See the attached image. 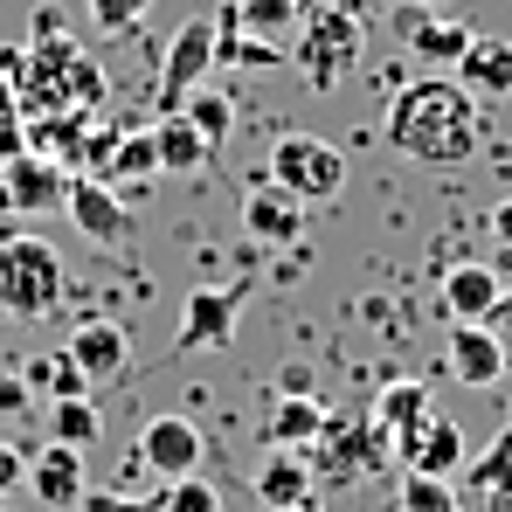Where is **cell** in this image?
I'll use <instances>...</instances> for the list:
<instances>
[{
  "label": "cell",
  "mask_w": 512,
  "mask_h": 512,
  "mask_svg": "<svg viewBox=\"0 0 512 512\" xmlns=\"http://www.w3.org/2000/svg\"><path fill=\"white\" fill-rule=\"evenodd\" d=\"M388 146L409 153L416 167H464L478 153V97L457 84V77H416L388 97V118H381Z\"/></svg>",
  "instance_id": "cell-1"
},
{
  "label": "cell",
  "mask_w": 512,
  "mask_h": 512,
  "mask_svg": "<svg viewBox=\"0 0 512 512\" xmlns=\"http://www.w3.org/2000/svg\"><path fill=\"white\" fill-rule=\"evenodd\" d=\"M360 56H367V14L360 7L326 0V7H305V21L291 28V63L312 90H340L360 70Z\"/></svg>",
  "instance_id": "cell-2"
},
{
  "label": "cell",
  "mask_w": 512,
  "mask_h": 512,
  "mask_svg": "<svg viewBox=\"0 0 512 512\" xmlns=\"http://www.w3.org/2000/svg\"><path fill=\"white\" fill-rule=\"evenodd\" d=\"M63 305V263L42 236H0V312L49 319Z\"/></svg>",
  "instance_id": "cell-3"
},
{
  "label": "cell",
  "mask_w": 512,
  "mask_h": 512,
  "mask_svg": "<svg viewBox=\"0 0 512 512\" xmlns=\"http://www.w3.org/2000/svg\"><path fill=\"white\" fill-rule=\"evenodd\" d=\"M270 180H277L291 201H305V208L340 201L346 153H340V146H326V139H312V132H284V139L270 146Z\"/></svg>",
  "instance_id": "cell-4"
},
{
  "label": "cell",
  "mask_w": 512,
  "mask_h": 512,
  "mask_svg": "<svg viewBox=\"0 0 512 512\" xmlns=\"http://www.w3.org/2000/svg\"><path fill=\"white\" fill-rule=\"evenodd\" d=\"M381 464H395V450H388V436H381V423H374V416H360V423L326 416L319 443H312V471H319V478L353 485V478H367V471H381Z\"/></svg>",
  "instance_id": "cell-5"
},
{
  "label": "cell",
  "mask_w": 512,
  "mask_h": 512,
  "mask_svg": "<svg viewBox=\"0 0 512 512\" xmlns=\"http://www.w3.org/2000/svg\"><path fill=\"white\" fill-rule=\"evenodd\" d=\"M63 215L77 222V236L97 243V250H125V243H132V208H125L118 187L97 180V173H70V187H63Z\"/></svg>",
  "instance_id": "cell-6"
},
{
  "label": "cell",
  "mask_w": 512,
  "mask_h": 512,
  "mask_svg": "<svg viewBox=\"0 0 512 512\" xmlns=\"http://www.w3.org/2000/svg\"><path fill=\"white\" fill-rule=\"evenodd\" d=\"M236 319H243V291L201 284V291H187V305H180L173 346H180V353H222V346L236 340Z\"/></svg>",
  "instance_id": "cell-7"
},
{
  "label": "cell",
  "mask_w": 512,
  "mask_h": 512,
  "mask_svg": "<svg viewBox=\"0 0 512 512\" xmlns=\"http://www.w3.org/2000/svg\"><path fill=\"white\" fill-rule=\"evenodd\" d=\"M139 471L146 478H187V471H201V457H208V436H201V423L194 416H153V423L139 429Z\"/></svg>",
  "instance_id": "cell-8"
},
{
  "label": "cell",
  "mask_w": 512,
  "mask_h": 512,
  "mask_svg": "<svg viewBox=\"0 0 512 512\" xmlns=\"http://www.w3.org/2000/svg\"><path fill=\"white\" fill-rule=\"evenodd\" d=\"M208 70H215V21H180V35L160 56V111H180L187 90L208 84Z\"/></svg>",
  "instance_id": "cell-9"
},
{
  "label": "cell",
  "mask_w": 512,
  "mask_h": 512,
  "mask_svg": "<svg viewBox=\"0 0 512 512\" xmlns=\"http://www.w3.org/2000/svg\"><path fill=\"white\" fill-rule=\"evenodd\" d=\"M28 492H35V499H42L49 512H70V506H77V499L90 492L84 450H77V443H56V436H49V443H42V450L28 457Z\"/></svg>",
  "instance_id": "cell-10"
},
{
  "label": "cell",
  "mask_w": 512,
  "mask_h": 512,
  "mask_svg": "<svg viewBox=\"0 0 512 512\" xmlns=\"http://www.w3.org/2000/svg\"><path fill=\"white\" fill-rule=\"evenodd\" d=\"M395 464L423 471V478H457L464 471V429L450 423V416H429L409 436H395Z\"/></svg>",
  "instance_id": "cell-11"
},
{
  "label": "cell",
  "mask_w": 512,
  "mask_h": 512,
  "mask_svg": "<svg viewBox=\"0 0 512 512\" xmlns=\"http://www.w3.org/2000/svg\"><path fill=\"white\" fill-rule=\"evenodd\" d=\"M256 506L263 512H291L312 499V485H319V471H312V450H263V464H256Z\"/></svg>",
  "instance_id": "cell-12"
},
{
  "label": "cell",
  "mask_w": 512,
  "mask_h": 512,
  "mask_svg": "<svg viewBox=\"0 0 512 512\" xmlns=\"http://www.w3.org/2000/svg\"><path fill=\"white\" fill-rule=\"evenodd\" d=\"M443 367L464 381V388H499L506 381V340L492 333V326H457L450 333V346H443Z\"/></svg>",
  "instance_id": "cell-13"
},
{
  "label": "cell",
  "mask_w": 512,
  "mask_h": 512,
  "mask_svg": "<svg viewBox=\"0 0 512 512\" xmlns=\"http://www.w3.org/2000/svg\"><path fill=\"white\" fill-rule=\"evenodd\" d=\"M326 429V402L319 395H277L263 416H256V443L263 450H312Z\"/></svg>",
  "instance_id": "cell-14"
},
{
  "label": "cell",
  "mask_w": 512,
  "mask_h": 512,
  "mask_svg": "<svg viewBox=\"0 0 512 512\" xmlns=\"http://www.w3.org/2000/svg\"><path fill=\"white\" fill-rule=\"evenodd\" d=\"M243 229H250L256 243H305V201H291L277 180H263L250 187V201H243Z\"/></svg>",
  "instance_id": "cell-15"
},
{
  "label": "cell",
  "mask_w": 512,
  "mask_h": 512,
  "mask_svg": "<svg viewBox=\"0 0 512 512\" xmlns=\"http://www.w3.org/2000/svg\"><path fill=\"white\" fill-rule=\"evenodd\" d=\"M499 291H506V277L492 270V263H457L450 277H443V312L457 319V326H492V305H499Z\"/></svg>",
  "instance_id": "cell-16"
},
{
  "label": "cell",
  "mask_w": 512,
  "mask_h": 512,
  "mask_svg": "<svg viewBox=\"0 0 512 512\" xmlns=\"http://www.w3.org/2000/svg\"><path fill=\"white\" fill-rule=\"evenodd\" d=\"M70 360L84 367V381H118L125 360H132V333L111 326V319H84V326L70 333Z\"/></svg>",
  "instance_id": "cell-17"
},
{
  "label": "cell",
  "mask_w": 512,
  "mask_h": 512,
  "mask_svg": "<svg viewBox=\"0 0 512 512\" xmlns=\"http://www.w3.org/2000/svg\"><path fill=\"white\" fill-rule=\"evenodd\" d=\"M395 35H402L416 56H429V63H457V56H464V42H471V28L436 21V14L416 7V0H402V7H395Z\"/></svg>",
  "instance_id": "cell-18"
},
{
  "label": "cell",
  "mask_w": 512,
  "mask_h": 512,
  "mask_svg": "<svg viewBox=\"0 0 512 512\" xmlns=\"http://www.w3.org/2000/svg\"><path fill=\"white\" fill-rule=\"evenodd\" d=\"M457 77L471 97H512V42L506 35H471L457 56Z\"/></svg>",
  "instance_id": "cell-19"
},
{
  "label": "cell",
  "mask_w": 512,
  "mask_h": 512,
  "mask_svg": "<svg viewBox=\"0 0 512 512\" xmlns=\"http://www.w3.org/2000/svg\"><path fill=\"white\" fill-rule=\"evenodd\" d=\"M291 49H277L270 35H250L243 21H236V7H222L215 14V70H277Z\"/></svg>",
  "instance_id": "cell-20"
},
{
  "label": "cell",
  "mask_w": 512,
  "mask_h": 512,
  "mask_svg": "<svg viewBox=\"0 0 512 512\" xmlns=\"http://www.w3.org/2000/svg\"><path fill=\"white\" fill-rule=\"evenodd\" d=\"M464 492L485 499L492 512H512V423L478 450V464H464Z\"/></svg>",
  "instance_id": "cell-21"
},
{
  "label": "cell",
  "mask_w": 512,
  "mask_h": 512,
  "mask_svg": "<svg viewBox=\"0 0 512 512\" xmlns=\"http://www.w3.org/2000/svg\"><path fill=\"white\" fill-rule=\"evenodd\" d=\"M153 146H160V173H194V167H208V139L194 132V118L187 111H160L153 118Z\"/></svg>",
  "instance_id": "cell-22"
},
{
  "label": "cell",
  "mask_w": 512,
  "mask_h": 512,
  "mask_svg": "<svg viewBox=\"0 0 512 512\" xmlns=\"http://www.w3.org/2000/svg\"><path fill=\"white\" fill-rule=\"evenodd\" d=\"M63 187H70L63 167H49V160H14V167H7V208H28V215L63 208Z\"/></svg>",
  "instance_id": "cell-23"
},
{
  "label": "cell",
  "mask_w": 512,
  "mask_h": 512,
  "mask_svg": "<svg viewBox=\"0 0 512 512\" xmlns=\"http://www.w3.org/2000/svg\"><path fill=\"white\" fill-rule=\"evenodd\" d=\"M367 416L381 423L388 450H395V436H409L416 423H429V416H436V402H429V388H423V381H388V388H381V402H374Z\"/></svg>",
  "instance_id": "cell-24"
},
{
  "label": "cell",
  "mask_w": 512,
  "mask_h": 512,
  "mask_svg": "<svg viewBox=\"0 0 512 512\" xmlns=\"http://www.w3.org/2000/svg\"><path fill=\"white\" fill-rule=\"evenodd\" d=\"M21 381H28V395H42V402H63V395H90L84 367L70 360V346H56V353H35L28 367H21Z\"/></svg>",
  "instance_id": "cell-25"
},
{
  "label": "cell",
  "mask_w": 512,
  "mask_h": 512,
  "mask_svg": "<svg viewBox=\"0 0 512 512\" xmlns=\"http://www.w3.org/2000/svg\"><path fill=\"white\" fill-rule=\"evenodd\" d=\"M42 416H49V436H56V443H77V450H90V443L104 436V416H97V402H90V395L42 402Z\"/></svg>",
  "instance_id": "cell-26"
},
{
  "label": "cell",
  "mask_w": 512,
  "mask_h": 512,
  "mask_svg": "<svg viewBox=\"0 0 512 512\" xmlns=\"http://www.w3.org/2000/svg\"><path fill=\"white\" fill-rule=\"evenodd\" d=\"M153 173H160V146H153V125H139V132H118V146H111V173H97V180L125 187V180H153Z\"/></svg>",
  "instance_id": "cell-27"
},
{
  "label": "cell",
  "mask_w": 512,
  "mask_h": 512,
  "mask_svg": "<svg viewBox=\"0 0 512 512\" xmlns=\"http://www.w3.org/2000/svg\"><path fill=\"white\" fill-rule=\"evenodd\" d=\"M236 7V21L250 28V35H270V42H284L298 21H305V7L312 0H229Z\"/></svg>",
  "instance_id": "cell-28"
},
{
  "label": "cell",
  "mask_w": 512,
  "mask_h": 512,
  "mask_svg": "<svg viewBox=\"0 0 512 512\" xmlns=\"http://www.w3.org/2000/svg\"><path fill=\"white\" fill-rule=\"evenodd\" d=\"M180 111L194 118V132H201L208 146H222V139L236 132V104H229L222 90H208V84H201V90H187V104H180Z\"/></svg>",
  "instance_id": "cell-29"
},
{
  "label": "cell",
  "mask_w": 512,
  "mask_h": 512,
  "mask_svg": "<svg viewBox=\"0 0 512 512\" xmlns=\"http://www.w3.org/2000/svg\"><path fill=\"white\" fill-rule=\"evenodd\" d=\"M160 512H222V492L201 471H187V478H167L160 485Z\"/></svg>",
  "instance_id": "cell-30"
},
{
  "label": "cell",
  "mask_w": 512,
  "mask_h": 512,
  "mask_svg": "<svg viewBox=\"0 0 512 512\" xmlns=\"http://www.w3.org/2000/svg\"><path fill=\"white\" fill-rule=\"evenodd\" d=\"M402 512H457V492H450V478L402 471Z\"/></svg>",
  "instance_id": "cell-31"
},
{
  "label": "cell",
  "mask_w": 512,
  "mask_h": 512,
  "mask_svg": "<svg viewBox=\"0 0 512 512\" xmlns=\"http://www.w3.org/2000/svg\"><path fill=\"white\" fill-rule=\"evenodd\" d=\"M90 7V21L104 28V35H132L146 14H153V0H84Z\"/></svg>",
  "instance_id": "cell-32"
},
{
  "label": "cell",
  "mask_w": 512,
  "mask_h": 512,
  "mask_svg": "<svg viewBox=\"0 0 512 512\" xmlns=\"http://www.w3.org/2000/svg\"><path fill=\"white\" fill-rule=\"evenodd\" d=\"M77 512H160V492L153 499H125V492H84Z\"/></svg>",
  "instance_id": "cell-33"
},
{
  "label": "cell",
  "mask_w": 512,
  "mask_h": 512,
  "mask_svg": "<svg viewBox=\"0 0 512 512\" xmlns=\"http://www.w3.org/2000/svg\"><path fill=\"white\" fill-rule=\"evenodd\" d=\"M21 409H28V381H21V367H0V423Z\"/></svg>",
  "instance_id": "cell-34"
},
{
  "label": "cell",
  "mask_w": 512,
  "mask_h": 512,
  "mask_svg": "<svg viewBox=\"0 0 512 512\" xmlns=\"http://www.w3.org/2000/svg\"><path fill=\"white\" fill-rule=\"evenodd\" d=\"M21 485H28V457L0 436V499H7V492H21Z\"/></svg>",
  "instance_id": "cell-35"
},
{
  "label": "cell",
  "mask_w": 512,
  "mask_h": 512,
  "mask_svg": "<svg viewBox=\"0 0 512 512\" xmlns=\"http://www.w3.org/2000/svg\"><path fill=\"white\" fill-rule=\"evenodd\" d=\"M277 395H319V388H312V367H298V360H291V367L277 374Z\"/></svg>",
  "instance_id": "cell-36"
},
{
  "label": "cell",
  "mask_w": 512,
  "mask_h": 512,
  "mask_svg": "<svg viewBox=\"0 0 512 512\" xmlns=\"http://www.w3.org/2000/svg\"><path fill=\"white\" fill-rule=\"evenodd\" d=\"M35 42H63V7H35Z\"/></svg>",
  "instance_id": "cell-37"
},
{
  "label": "cell",
  "mask_w": 512,
  "mask_h": 512,
  "mask_svg": "<svg viewBox=\"0 0 512 512\" xmlns=\"http://www.w3.org/2000/svg\"><path fill=\"white\" fill-rule=\"evenodd\" d=\"M492 236H499V250H512V194L492 208Z\"/></svg>",
  "instance_id": "cell-38"
},
{
  "label": "cell",
  "mask_w": 512,
  "mask_h": 512,
  "mask_svg": "<svg viewBox=\"0 0 512 512\" xmlns=\"http://www.w3.org/2000/svg\"><path fill=\"white\" fill-rule=\"evenodd\" d=\"M492 326H512V284L499 291V305H492Z\"/></svg>",
  "instance_id": "cell-39"
},
{
  "label": "cell",
  "mask_w": 512,
  "mask_h": 512,
  "mask_svg": "<svg viewBox=\"0 0 512 512\" xmlns=\"http://www.w3.org/2000/svg\"><path fill=\"white\" fill-rule=\"evenodd\" d=\"M291 512H319V506H312V499H305V506H291Z\"/></svg>",
  "instance_id": "cell-40"
},
{
  "label": "cell",
  "mask_w": 512,
  "mask_h": 512,
  "mask_svg": "<svg viewBox=\"0 0 512 512\" xmlns=\"http://www.w3.org/2000/svg\"><path fill=\"white\" fill-rule=\"evenodd\" d=\"M506 381H512V346H506Z\"/></svg>",
  "instance_id": "cell-41"
},
{
  "label": "cell",
  "mask_w": 512,
  "mask_h": 512,
  "mask_svg": "<svg viewBox=\"0 0 512 512\" xmlns=\"http://www.w3.org/2000/svg\"><path fill=\"white\" fill-rule=\"evenodd\" d=\"M416 7H443V0H416Z\"/></svg>",
  "instance_id": "cell-42"
}]
</instances>
